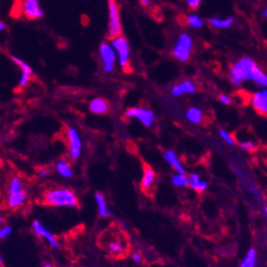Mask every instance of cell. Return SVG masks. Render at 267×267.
Here are the masks:
<instances>
[{
  "label": "cell",
  "mask_w": 267,
  "mask_h": 267,
  "mask_svg": "<svg viewBox=\"0 0 267 267\" xmlns=\"http://www.w3.org/2000/svg\"><path fill=\"white\" fill-rule=\"evenodd\" d=\"M229 77L235 87L241 86L246 80L256 82L259 87L265 88L267 86V75L260 70L253 59L248 57L242 58L232 65Z\"/></svg>",
  "instance_id": "obj_1"
},
{
  "label": "cell",
  "mask_w": 267,
  "mask_h": 267,
  "mask_svg": "<svg viewBox=\"0 0 267 267\" xmlns=\"http://www.w3.org/2000/svg\"><path fill=\"white\" fill-rule=\"evenodd\" d=\"M99 245L114 258H123L128 254V241L126 234L115 228L106 229L101 233Z\"/></svg>",
  "instance_id": "obj_2"
},
{
  "label": "cell",
  "mask_w": 267,
  "mask_h": 267,
  "mask_svg": "<svg viewBox=\"0 0 267 267\" xmlns=\"http://www.w3.org/2000/svg\"><path fill=\"white\" fill-rule=\"evenodd\" d=\"M4 201L6 208L12 211L25 207L28 201V190L25 181L21 177L14 175L7 181Z\"/></svg>",
  "instance_id": "obj_3"
},
{
  "label": "cell",
  "mask_w": 267,
  "mask_h": 267,
  "mask_svg": "<svg viewBox=\"0 0 267 267\" xmlns=\"http://www.w3.org/2000/svg\"><path fill=\"white\" fill-rule=\"evenodd\" d=\"M42 203L56 208H77L79 205V199L71 188L52 187L44 192Z\"/></svg>",
  "instance_id": "obj_4"
},
{
  "label": "cell",
  "mask_w": 267,
  "mask_h": 267,
  "mask_svg": "<svg viewBox=\"0 0 267 267\" xmlns=\"http://www.w3.org/2000/svg\"><path fill=\"white\" fill-rule=\"evenodd\" d=\"M193 50V40L186 32L180 34L178 41L173 49V56L181 62H186L190 58Z\"/></svg>",
  "instance_id": "obj_5"
},
{
  "label": "cell",
  "mask_w": 267,
  "mask_h": 267,
  "mask_svg": "<svg viewBox=\"0 0 267 267\" xmlns=\"http://www.w3.org/2000/svg\"><path fill=\"white\" fill-rule=\"evenodd\" d=\"M109 24H108V36L110 39H115L121 34V22L119 16L118 5L115 0H109Z\"/></svg>",
  "instance_id": "obj_6"
},
{
  "label": "cell",
  "mask_w": 267,
  "mask_h": 267,
  "mask_svg": "<svg viewBox=\"0 0 267 267\" xmlns=\"http://www.w3.org/2000/svg\"><path fill=\"white\" fill-rule=\"evenodd\" d=\"M112 48L118 55V63L123 68H127L130 61V47L129 43L124 36H117L111 42Z\"/></svg>",
  "instance_id": "obj_7"
},
{
  "label": "cell",
  "mask_w": 267,
  "mask_h": 267,
  "mask_svg": "<svg viewBox=\"0 0 267 267\" xmlns=\"http://www.w3.org/2000/svg\"><path fill=\"white\" fill-rule=\"evenodd\" d=\"M67 144H68V154L72 160H78L82 151L81 137L77 131V129L70 127L67 129Z\"/></svg>",
  "instance_id": "obj_8"
},
{
  "label": "cell",
  "mask_w": 267,
  "mask_h": 267,
  "mask_svg": "<svg viewBox=\"0 0 267 267\" xmlns=\"http://www.w3.org/2000/svg\"><path fill=\"white\" fill-rule=\"evenodd\" d=\"M126 116L128 118H136L145 127H151L155 123V113L146 108H130L126 111Z\"/></svg>",
  "instance_id": "obj_9"
},
{
  "label": "cell",
  "mask_w": 267,
  "mask_h": 267,
  "mask_svg": "<svg viewBox=\"0 0 267 267\" xmlns=\"http://www.w3.org/2000/svg\"><path fill=\"white\" fill-rule=\"evenodd\" d=\"M32 230L34 232V234L37 236V238L43 239L46 242H47L48 245L55 249H59L61 247L60 242L57 240V238L55 235L52 234V232L50 230H48L47 228H46L42 222L37 219H34L32 222Z\"/></svg>",
  "instance_id": "obj_10"
},
{
  "label": "cell",
  "mask_w": 267,
  "mask_h": 267,
  "mask_svg": "<svg viewBox=\"0 0 267 267\" xmlns=\"http://www.w3.org/2000/svg\"><path fill=\"white\" fill-rule=\"evenodd\" d=\"M99 55H100L101 61L103 62V72L104 73H112L115 68V61H116V52L114 51L110 44L102 43L99 47Z\"/></svg>",
  "instance_id": "obj_11"
},
{
  "label": "cell",
  "mask_w": 267,
  "mask_h": 267,
  "mask_svg": "<svg viewBox=\"0 0 267 267\" xmlns=\"http://www.w3.org/2000/svg\"><path fill=\"white\" fill-rule=\"evenodd\" d=\"M11 60L15 65H17L20 70V78L18 81V87L20 89H24L28 86V83L31 80V77L33 76V70L31 66H29L24 60H21L18 57L11 56Z\"/></svg>",
  "instance_id": "obj_12"
},
{
  "label": "cell",
  "mask_w": 267,
  "mask_h": 267,
  "mask_svg": "<svg viewBox=\"0 0 267 267\" xmlns=\"http://www.w3.org/2000/svg\"><path fill=\"white\" fill-rule=\"evenodd\" d=\"M157 180V174L148 164L144 163L143 165V176L141 180V188L144 193L150 194L151 190L154 189Z\"/></svg>",
  "instance_id": "obj_13"
},
{
  "label": "cell",
  "mask_w": 267,
  "mask_h": 267,
  "mask_svg": "<svg viewBox=\"0 0 267 267\" xmlns=\"http://www.w3.org/2000/svg\"><path fill=\"white\" fill-rule=\"evenodd\" d=\"M22 14L28 19H40L44 12L40 5L39 0H22Z\"/></svg>",
  "instance_id": "obj_14"
},
{
  "label": "cell",
  "mask_w": 267,
  "mask_h": 267,
  "mask_svg": "<svg viewBox=\"0 0 267 267\" xmlns=\"http://www.w3.org/2000/svg\"><path fill=\"white\" fill-rule=\"evenodd\" d=\"M253 102L254 109L261 115H266L267 114V89H264L262 90H258L253 95Z\"/></svg>",
  "instance_id": "obj_15"
},
{
  "label": "cell",
  "mask_w": 267,
  "mask_h": 267,
  "mask_svg": "<svg viewBox=\"0 0 267 267\" xmlns=\"http://www.w3.org/2000/svg\"><path fill=\"white\" fill-rule=\"evenodd\" d=\"M195 91H196V86L195 83L190 80L182 81L172 89V94L176 97L186 94H194Z\"/></svg>",
  "instance_id": "obj_16"
},
{
  "label": "cell",
  "mask_w": 267,
  "mask_h": 267,
  "mask_svg": "<svg viewBox=\"0 0 267 267\" xmlns=\"http://www.w3.org/2000/svg\"><path fill=\"white\" fill-rule=\"evenodd\" d=\"M89 111L91 113L96 114V115H103L106 112L109 111V102L105 100L104 98H95L89 102Z\"/></svg>",
  "instance_id": "obj_17"
},
{
  "label": "cell",
  "mask_w": 267,
  "mask_h": 267,
  "mask_svg": "<svg viewBox=\"0 0 267 267\" xmlns=\"http://www.w3.org/2000/svg\"><path fill=\"white\" fill-rule=\"evenodd\" d=\"M163 157H164L165 161L169 163L175 171H176V173L185 174L184 167H183V165H182V163L180 161V159L176 155V152L173 151V150H166L164 152Z\"/></svg>",
  "instance_id": "obj_18"
},
{
  "label": "cell",
  "mask_w": 267,
  "mask_h": 267,
  "mask_svg": "<svg viewBox=\"0 0 267 267\" xmlns=\"http://www.w3.org/2000/svg\"><path fill=\"white\" fill-rule=\"evenodd\" d=\"M187 181H188V186L190 188H193L194 190H196L197 193L204 192V190L207 189L209 186L208 182L201 179L199 175L196 174V173L190 174L189 176L187 177Z\"/></svg>",
  "instance_id": "obj_19"
},
{
  "label": "cell",
  "mask_w": 267,
  "mask_h": 267,
  "mask_svg": "<svg viewBox=\"0 0 267 267\" xmlns=\"http://www.w3.org/2000/svg\"><path fill=\"white\" fill-rule=\"evenodd\" d=\"M56 172L60 175L61 177H63L65 179H71L74 176V172H73L72 166L67 161H64V160H60V161L57 162Z\"/></svg>",
  "instance_id": "obj_20"
},
{
  "label": "cell",
  "mask_w": 267,
  "mask_h": 267,
  "mask_svg": "<svg viewBox=\"0 0 267 267\" xmlns=\"http://www.w3.org/2000/svg\"><path fill=\"white\" fill-rule=\"evenodd\" d=\"M95 200L97 203L98 208V214L100 217H109L111 215V212L108 208V204H106L105 198L103 197L102 194L100 193H95Z\"/></svg>",
  "instance_id": "obj_21"
},
{
  "label": "cell",
  "mask_w": 267,
  "mask_h": 267,
  "mask_svg": "<svg viewBox=\"0 0 267 267\" xmlns=\"http://www.w3.org/2000/svg\"><path fill=\"white\" fill-rule=\"evenodd\" d=\"M233 22H234L233 17H226V18L211 17L209 19V24L213 28H217V29H228V28H230L233 25Z\"/></svg>",
  "instance_id": "obj_22"
},
{
  "label": "cell",
  "mask_w": 267,
  "mask_h": 267,
  "mask_svg": "<svg viewBox=\"0 0 267 267\" xmlns=\"http://www.w3.org/2000/svg\"><path fill=\"white\" fill-rule=\"evenodd\" d=\"M258 254L255 248H250L241 262V267H257Z\"/></svg>",
  "instance_id": "obj_23"
},
{
  "label": "cell",
  "mask_w": 267,
  "mask_h": 267,
  "mask_svg": "<svg viewBox=\"0 0 267 267\" xmlns=\"http://www.w3.org/2000/svg\"><path fill=\"white\" fill-rule=\"evenodd\" d=\"M185 116H186L188 121H190V123L195 124V125L201 124L202 118H203L201 110L196 108V106H192V108H189L185 113Z\"/></svg>",
  "instance_id": "obj_24"
},
{
  "label": "cell",
  "mask_w": 267,
  "mask_h": 267,
  "mask_svg": "<svg viewBox=\"0 0 267 267\" xmlns=\"http://www.w3.org/2000/svg\"><path fill=\"white\" fill-rule=\"evenodd\" d=\"M172 182L174 186L176 187H185L188 186V181H187V177L185 176V174H175L174 176L172 177Z\"/></svg>",
  "instance_id": "obj_25"
},
{
  "label": "cell",
  "mask_w": 267,
  "mask_h": 267,
  "mask_svg": "<svg viewBox=\"0 0 267 267\" xmlns=\"http://www.w3.org/2000/svg\"><path fill=\"white\" fill-rule=\"evenodd\" d=\"M186 22L188 26H190L194 29H200L203 27V20L198 16V15H195V14H192V15H189V16H187Z\"/></svg>",
  "instance_id": "obj_26"
},
{
  "label": "cell",
  "mask_w": 267,
  "mask_h": 267,
  "mask_svg": "<svg viewBox=\"0 0 267 267\" xmlns=\"http://www.w3.org/2000/svg\"><path fill=\"white\" fill-rule=\"evenodd\" d=\"M13 229L11 226L3 224L2 226H0V241H4L6 239H9L12 235Z\"/></svg>",
  "instance_id": "obj_27"
},
{
  "label": "cell",
  "mask_w": 267,
  "mask_h": 267,
  "mask_svg": "<svg viewBox=\"0 0 267 267\" xmlns=\"http://www.w3.org/2000/svg\"><path fill=\"white\" fill-rule=\"evenodd\" d=\"M219 135H220V137H222V139H223L227 144L231 145V146H234V145H235V141H234V139H233V137H232L230 134L228 133V131L223 130V129H222V130H219Z\"/></svg>",
  "instance_id": "obj_28"
},
{
  "label": "cell",
  "mask_w": 267,
  "mask_h": 267,
  "mask_svg": "<svg viewBox=\"0 0 267 267\" xmlns=\"http://www.w3.org/2000/svg\"><path fill=\"white\" fill-rule=\"evenodd\" d=\"M241 148L243 150H245V151H248V152H253L256 150L257 146H256V144L254 142H251V141H245V142H242L241 143Z\"/></svg>",
  "instance_id": "obj_29"
},
{
  "label": "cell",
  "mask_w": 267,
  "mask_h": 267,
  "mask_svg": "<svg viewBox=\"0 0 267 267\" xmlns=\"http://www.w3.org/2000/svg\"><path fill=\"white\" fill-rule=\"evenodd\" d=\"M131 259L132 261L136 264H140L143 260V257H142V254L140 253L139 250H133L132 254H131Z\"/></svg>",
  "instance_id": "obj_30"
},
{
  "label": "cell",
  "mask_w": 267,
  "mask_h": 267,
  "mask_svg": "<svg viewBox=\"0 0 267 267\" xmlns=\"http://www.w3.org/2000/svg\"><path fill=\"white\" fill-rule=\"evenodd\" d=\"M186 2L188 4V6L190 7V9H197V7H199L200 5V2H201V0H186Z\"/></svg>",
  "instance_id": "obj_31"
},
{
  "label": "cell",
  "mask_w": 267,
  "mask_h": 267,
  "mask_svg": "<svg viewBox=\"0 0 267 267\" xmlns=\"http://www.w3.org/2000/svg\"><path fill=\"white\" fill-rule=\"evenodd\" d=\"M50 172L51 171H50L49 167H43V169H41L40 172H39V177H41V178L47 177L50 175Z\"/></svg>",
  "instance_id": "obj_32"
},
{
  "label": "cell",
  "mask_w": 267,
  "mask_h": 267,
  "mask_svg": "<svg viewBox=\"0 0 267 267\" xmlns=\"http://www.w3.org/2000/svg\"><path fill=\"white\" fill-rule=\"evenodd\" d=\"M219 101L222 102L223 104L229 105L231 103V97L228 96V95H222V96H219Z\"/></svg>",
  "instance_id": "obj_33"
},
{
  "label": "cell",
  "mask_w": 267,
  "mask_h": 267,
  "mask_svg": "<svg viewBox=\"0 0 267 267\" xmlns=\"http://www.w3.org/2000/svg\"><path fill=\"white\" fill-rule=\"evenodd\" d=\"M150 1H151V0H140L141 4H142L143 6H145V7L148 6V5L150 4Z\"/></svg>",
  "instance_id": "obj_34"
},
{
  "label": "cell",
  "mask_w": 267,
  "mask_h": 267,
  "mask_svg": "<svg viewBox=\"0 0 267 267\" xmlns=\"http://www.w3.org/2000/svg\"><path fill=\"white\" fill-rule=\"evenodd\" d=\"M3 30H5V24L0 20V32L3 31Z\"/></svg>",
  "instance_id": "obj_35"
},
{
  "label": "cell",
  "mask_w": 267,
  "mask_h": 267,
  "mask_svg": "<svg viewBox=\"0 0 267 267\" xmlns=\"http://www.w3.org/2000/svg\"><path fill=\"white\" fill-rule=\"evenodd\" d=\"M4 266V261H3V257L2 255L0 254V267H3Z\"/></svg>",
  "instance_id": "obj_36"
},
{
  "label": "cell",
  "mask_w": 267,
  "mask_h": 267,
  "mask_svg": "<svg viewBox=\"0 0 267 267\" xmlns=\"http://www.w3.org/2000/svg\"><path fill=\"white\" fill-rule=\"evenodd\" d=\"M263 17L264 18H267V7H264V10H263Z\"/></svg>",
  "instance_id": "obj_37"
},
{
  "label": "cell",
  "mask_w": 267,
  "mask_h": 267,
  "mask_svg": "<svg viewBox=\"0 0 267 267\" xmlns=\"http://www.w3.org/2000/svg\"><path fill=\"white\" fill-rule=\"evenodd\" d=\"M4 224V218L2 215H0V226H2Z\"/></svg>",
  "instance_id": "obj_38"
},
{
  "label": "cell",
  "mask_w": 267,
  "mask_h": 267,
  "mask_svg": "<svg viewBox=\"0 0 267 267\" xmlns=\"http://www.w3.org/2000/svg\"><path fill=\"white\" fill-rule=\"evenodd\" d=\"M42 267H52V265L49 264V263H47V264H44Z\"/></svg>",
  "instance_id": "obj_39"
},
{
  "label": "cell",
  "mask_w": 267,
  "mask_h": 267,
  "mask_svg": "<svg viewBox=\"0 0 267 267\" xmlns=\"http://www.w3.org/2000/svg\"><path fill=\"white\" fill-rule=\"evenodd\" d=\"M266 214H267V209H266V207H264V216L266 217Z\"/></svg>",
  "instance_id": "obj_40"
}]
</instances>
